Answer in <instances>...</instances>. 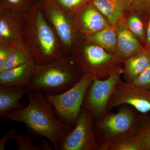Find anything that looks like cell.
Listing matches in <instances>:
<instances>
[{
	"label": "cell",
	"instance_id": "obj_1",
	"mask_svg": "<svg viewBox=\"0 0 150 150\" xmlns=\"http://www.w3.org/2000/svg\"><path fill=\"white\" fill-rule=\"evenodd\" d=\"M27 94L28 104L25 107L6 113L1 118L24 123L35 139L45 137L54 149L60 150L62 140L73 128L59 118L43 93L29 90Z\"/></svg>",
	"mask_w": 150,
	"mask_h": 150
},
{
	"label": "cell",
	"instance_id": "obj_2",
	"mask_svg": "<svg viewBox=\"0 0 150 150\" xmlns=\"http://www.w3.org/2000/svg\"><path fill=\"white\" fill-rule=\"evenodd\" d=\"M23 37L35 64L51 63L66 55L63 45L43 14L39 0L23 14Z\"/></svg>",
	"mask_w": 150,
	"mask_h": 150
},
{
	"label": "cell",
	"instance_id": "obj_3",
	"mask_svg": "<svg viewBox=\"0 0 150 150\" xmlns=\"http://www.w3.org/2000/svg\"><path fill=\"white\" fill-rule=\"evenodd\" d=\"M84 74L75 57L66 54L46 64L36 65L32 79L25 88L45 95L60 94L72 87Z\"/></svg>",
	"mask_w": 150,
	"mask_h": 150
},
{
	"label": "cell",
	"instance_id": "obj_4",
	"mask_svg": "<svg viewBox=\"0 0 150 150\" xmlns=\"http://www.w3.org/2000/svg\"><path fill=\"white\" fill-rule=\"evenodd\" d=\"M133 107L126 105L116 113L108 112L96 120L95 128L99 150L136 135L144 114L138 113Z\"/></svg>",
	"mask_w": 150,
	"mask_h": 150
},
{
	"label": "cell",
	"instance_id": "obj_5",
	"mask_svg": "<svg viewBox=\"0 0 150 150\" xmlns=\"http://www.w3.org/2000/svg\"><path fill=\"white\" fill-rule=\"evenodd\" d=\"M72 55L84 72L91 74L96 79H105L115 73L123 72L120 66L123 62L122 59L83 38L73 49Z\"/></svg>",
	"mask_w": 150,
	"mask_h": 150
},
{
	"label": "cell",
	"instance_id": "obj_6",
	"mask_svg": "<svg viewBox=\"0 0 150 150\" xmlns=\"http://www.w3.org/2000/svg\"><path fill=\"white\" fill-rule=\"evenodd\" d=\"M94 77L84 73L81 79L67 91L56 95H45L64 123L74 128L82 108L86 93Z\"/></svg>",
	"mask_w": 150,
	"mask_h": 150
},
{
	"label": "cell",
	"instance_id": "obj_7",
	"mask_svg": "<svg viewBox=\"0 0 150 150\" xmlns=\"http://www.w3.org/2000/svg\"><path fill=\"white\" fill-rule=\"evenodd\" d=\"M41 9L61 40L66 54L72 55L73 49L83 38L78 29L74 15L59 7L54 0H39Z\"/></svg>",
	"mask_w": 150,
	"mask_h": 150
},
{
	"label": "cell",
	"instance_id": "obj_8",
	"mask_svg": "<svg viewBox=\"0 0 150 150\" xmlns=\"http://www.w3.org/2000/svg\"><path fill=\"white\" fill-rule=\"evenodd\" d=\"M93 117L82 108L75 127L62 140L60 150H99Z\"/></svg>",
	"mask_w": 150,
	"mask_h": 150
},
{
	"label": "cell",
	"instance_id": "obj_9",
	"mask_svg": "<svg viewBox=\"0 0 150 150\" xmlns=\"http://www.w3.org/2000/svg\"><path fill=\"white\" fill-rule=\"evenodd\" d=\"M121 74L122 72L116 73L105 79L94 78L89 88L82 108L89 110L96 120L108 112L109 100L116 91V85L121 80Z\"/></svg>",
	"mask_w": 150,
	"mask_h": 150
},
{
	"label": "cell",
	"instance_id": "obj_10",
	"mask_svg": "<svg viewBox=\"0 0 150 150\" xmlns=\"http://www.w3.org/2000/svg\"><path fill=\"white\" fill-rule=\"evenodd\" d=\"M123 104L131 105L143 114L150 112V90L140 88L121 79L109 100L108 111Z\"/></svg>",
	"mask_w": 150,
	"mask_h": 150
},
{
	"label": "cell",
	"instance_id": "obj_11",
	"mask_svg": "<svg viewBox=\"0 0 150 150\" xmlns=\"http://www.w3.org/2000/svg\"><path fill=\"white\" fill-rule=\"evenodd\" d=\"M23 14L0 8V43L13 47L23 43Z\"/></svg>",
	"mask_w": 150,
	"mask_h": 150
},
{
	"label": "cell",
	"instance_id": "obj_12",
	"mask_svg": "<svg viewBox=\"0 0 150 150\" xmlns=\"http://www.w3.org/2000/svg\"><path fill=\"white\" fill-rule=\"evenodd\" d=\"M74 16L78 29L83 35L97 32L110 25L105 17L91 2L77 11Z\"/></svg>",
	"mask_w": 150,
	"mask_h": 150
},
{
	"label": "cell",
	"instance_id": "obj_13",
	"mask_svg": "<svg viewBox=\"0 0 150 150\" xmlns=\"http://www.w3.org/2000/svg\"><path fill=\"white\" fill-rule=\"evenodd\" d=\"M114 26L117 35L115 54L123 61L138 54L145 48L130 31L125 19Z\"/></svg>",
	"mask_w": 150,
	"mask_h": 150
},
{
	"label": "cell",
	"instance_id": "obj_14",
	"mask_svg": "<svg viewBox=\"0 0 150 150\" xmlns=\"http://www.w3.org/2000/svg\"><path fill=\"white\" fill-rule=\"evenodd\" d=\"M35 66L32 60L18 67L4 70L0 72V85L25 88L32 79Z\"/></svg>",
	"mask_w": 150,
	"mask_h": 150
},
{
	"label": "cell",
	"instance_id": "obj_15",
	"mask_svg": "<svg viewBox=\"0 0 150 150\" xmlns=\"http://www.w3.org/2000/svg\"><path fill=\"white\" fill-rule=\"evenodd\" d=\"M91 2L112 26L124 19L126 12L130 10L129 0H92Z\"/></svg>",
	"mask_w": 150,
	"mask_h": 150
},
{
	"label": "cell",
	"instance_id": "obj_16",
	"mask_svg": "<svg viewBox=\"0 0 150 150\" xmlns=\"http://www.w3.org/2000/svg\"><path fill=\"white\" fill-rule=\"evenodd\" d=\"M29 90L22 88L0 85V117L14 110H19L27 105L21 100Z\"/></svg>",
	"mask_w": 150,
	"mask_h": 150
},
{
	"label": "cell",
	"instance_id": "obj_17",
	"mask_svg": "<svg viewBox=\"0 0 150 150\" xmlns=\"http://www.w3.org/2000/svg\"><path fill=\"white\" fill-rule=\"evenodd\" d=\"M122 74L126 82L131 83L150 65V51L145 48L138 54L123 61Z\"/></svg>",
	"mask_w": 150,
	"mask_h": 150
},
{
	"label": "cell",
	"instance_id": "obj_18",
	"mask_svg": "<svg viewBox=\"0 0 150 150\" xmlns=\"http://www.w3.org/2000/svg\"><path fill=\"white\" fill-rule=\"evenodd\" d=\"M87 42L101 46L106 51L115 54L117 45V35L115 26L108 27L96 32L83 35Z\"/></svg>",
	"mask_w": 150,
	"mask_h": 150
},
{
	"label": "cell",
	"instance_id": "obj_19",
	"mask_svg": "<svg viewBox=\"0 0 150 150\" xmlns=\"http://www.w3.org/2000/svg\"><path fill=\"white\" fill-rule=\"evenodd\" d=\"M33 60L29 48L23 43L11 47V53L0 72L4 70L18 67Z\"/></svg>",
	"mask_w": 150,
	"mask_h": 150
},
{
	"label": "cell",
	"instance_id": "obj_20",
	"mask_svg": "<svg viewBox=\"0 0 150 150\" xmlns=\"http://www.w3.org/2000/svg\"><path fill=\"white\" fill-rule=\"evenodd\" d=\"M126 25L130 31L143 43L146 44V20L144 21L139 15L131 13L125 19Z\"/></svg>",
	"mask_w": 150,
	"mask_h": 150
},
{
	"label": "cell",
	"instance_id": "obj_21",
	"mask_svg": "<svg viewBox=\"0 0 150 150\" xmlns=\"http://www.w3.org/2000/svg\"><path fill=\"white\" fill-rule=\"evenodd\" d=\"M103 150H148L142 137L136 135L118 143L108 145Z\"/></svg>",
	"mask_w": 150,
	"mask_h": 150
},
{
	"label": "cell",
	"instance_id": "obj_22",
	"mask_svg": "<svg viewBox=\"0 0 150 150\" xmlns=\"http://www.w3.org/2000/svg\"><path fill=\"white\" fill-rule=\"evenodd\" d=\"M37 0H0V8L16 13H25L32 7Z\"/></svg>",
	"mask_w": 150,
	"mask_h": 150
},
{
	"label": "cell",
	"instance_id": "obj_23",
	"mask_svg": "<svg viewBox=\"0 0 150 150\" xmlns=\"http://www.w3.org/2000/svg\"><path fill=\"white\" fill-rule=\"evenodd\" d=\"M92 0H54L59 7L74 15L82 7Z\"/></svg>",
	"mask_w": 150,
	"mask_h": 150
},
{
	"label": "cell",
	"instance_id": "obj_24",
	"mask_svg": "<svg viewBox=\"0 0 150 150\" xmlns=\"http://www.w3.org/2000/svg\"><path fill=\"white\" fill-rule=\"evenodd\" d=\"M11 139L14 140L18 144L17 148V150H40L39 146H37L33 144L29 134H14Z\"/></svg>",
	"mask_w": 150,
	"mask_h": 150
},
{
	"label": "cell",
	"instance_id": "obj_25",
	"mask_svg": "<svg viewBox=\"0 0 150 150\" xmlns=\"http://www.w3.org/2000/svg\"><path fill=\"white\" fill-rule=\"evenodd\" d=\"M143 115L139 124L137 134L144 140L147 148L150 150V118Z\"/></svg>",
	"mask_w": 150,
	"mask_h": 150
},
{
	"label": "cell",
	"instance_id": "obj_26",
	"mask_svg": "<svg viewBox=\"0 0 150 150\" xmlns=\"http://www.w3.org/2000/svg\"><path fill=\"white\" fill-rule=\"evenodd\" d=\"M130 11L147 14L150 12V0H129Z\"/></svg>",
	"mask_w": 150,
	"mask_h": 150
},
{
	"label": "cell",
	"instance_id": "obj_27",
	"mask_svg": "<svg viewBox=\"0 0 150 150\" xmlns=\"http://www.w3.org/2000/svg\"><path fill=\"white\" fill-rule=\"evenodd\" d=\"M131 84L140 88L150 90V65Z\"/></svg>",
	"mask_w": 150,
	"mask_h": 150
},
{
	"label": "cell",
	"instance_id": "obj_28",
	"mask_svg": "<svg viewBox=\"0 0 150 150\" xmlns=\"http://www.w3.org/2000/svg\"><path fill=\"white\" fill-rule=\"evenodd\" d=\"M11 47L0 43V70L2 69L10 54Z\"/></svg>",
	"mask_w": 150,
	"mask_h": 150
},
{
	"label": "cell",
	"instance_id": "obj_29",
	"mask_svg": "<svg viewBox=\"0 0 150 150\" xmlns=\"http://www.w3.org/2000/svg\"><path fill=\"white\" fill-rule=\"evenodd\" d=\"M146 44L145 48L150 51V12L146 14Z\"/></svg>",
	"mask_w": 150,
	"mask_h": 150
},
{
	"label": "cell",
	"instance_id": "obj_30",
	"mask_svg": "<svg viewBox=\"0 0 150 150\" xmlns=\"http://www.w3.org/2000/svg\"><path fill=\"white\" fill-rule=\"evenodd\" d=\"M16 132V130L15 129H11L8 131L7 134L5 135L3 138L0 139V150L5 149L6 143L7 142L8 140L11 139L12 137L14 135Z\"/></svg>",
	"mask_w": 150,
	"mask_h": 150
},
{
	"label": "cell",
	"instance_id": "obj_31",
	"mask_svg": "<svg viewBox=\"0 0 150 150\" xmlns=\"http://www.w3.org/2000/svg\"><path fill=\"white\" fill-rule=\"evenodd\" d=\"M40 150H52V147L46 140L42 139L40 141Z\"/></svg>",
	"mask_w": 150,
	"mask_h": 150
}]
</instances>
